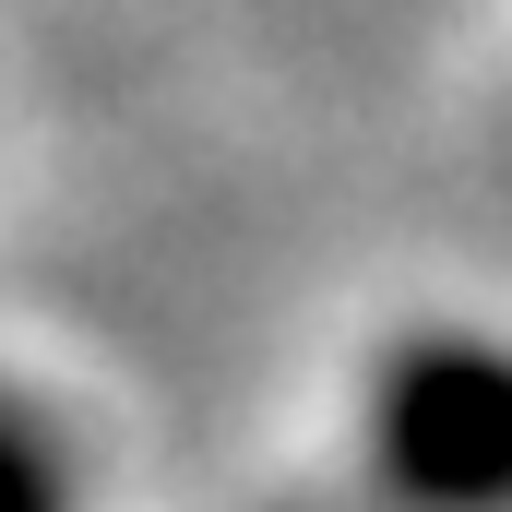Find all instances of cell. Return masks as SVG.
<instances>
[{
	"instance_id": "obj_1",
	"label": "cell",
	"mask_w": 512,
	"mask_h": 512,
	"mask_svg": "<svg viewBox=\"0 0 512 512\" xmlns=\"http://www.w3.org/2000/svg\"><path fill=\"white\" fill-rule=\"evenodd\" d=\"M370 465L405 512H512V346L417 334L370 393Z\"/></svg>"
},
{
	"instance_id": "obj_2",
	"label": "cell",
	"mask_w": 512,
	"mask_h": 512,
	"mask_svg": "<svg viewBox=\"0 0 512 512\" xmlns=\"http://www.w3.org/2000/svg\"><path fill=\"white\" fill-rule=\"evenodd\" d=\"M0 512H72V465L48 441V417L12 393H0Z\"/></svg>"
}]
</instances>
